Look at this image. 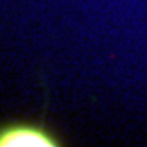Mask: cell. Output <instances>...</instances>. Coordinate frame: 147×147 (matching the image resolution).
Segmentation results:
<instances>
[{
    "label": "cell",
    "mask_w": 147,
    "mask_h": 147,
    "mask_svg": "<svg viewBox=\"0 0 147 147\" xmlns=\"http://www.w3.org/2000/svg\"><path fill=\"white\" fill-rule=\"evenodd\" d=\"M0 146H56L54 140H53L48 134H45L41 129L35 128H11L8 131L0 132Z\"/></svg>",
    "instance_id": "6da1fadb"
}]
</instances>
